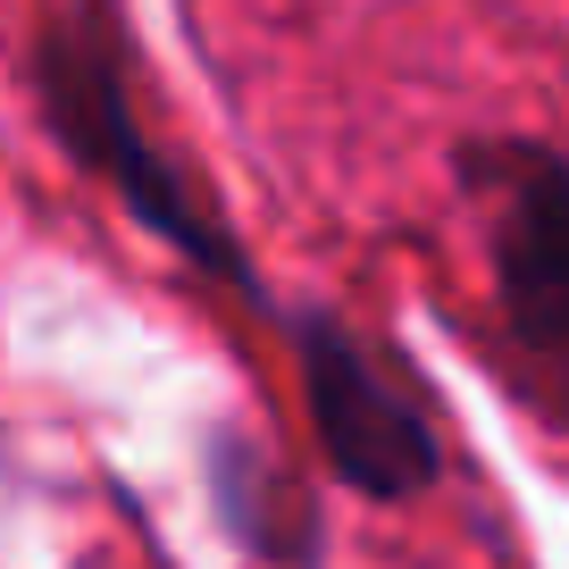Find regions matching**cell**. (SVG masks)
Here are the masks:
<instances>
[{
    "label": "cell",
    "instance_id": "3",
    "mask_svg": "<svg viewBox=\"0 0 569 569\" xmlns=\"http://www.w3.org/2000/svg\"><path fill=\"white\" fill-rule=\"evenodd\" d=\"M293 369H302V402L319 427L327 461L352 495L402 502L445 478V445L427 419V393L336 310H293Z\"/></svg>",
    "mask_w": 569,
    "mask_h": 569
},
{
    "label": "cell",
    "instance_id": "1",
    "mask_svg": "<svg viewBox=\"0 0 569 569\" xmlns=\"http://www.w3.org/2000/svg\"><path fill=\"white\" fill-rule=\"evenodd\" d=\"M126 76H134V68H126V34H118V18H109L101 0H68V9L42 26L34 92H42V118L59 126V142H68L76 160H84L142 227L160 234V243H177L201 277L243 284V293H251L243 243H234L227 218L193 193V177L151 142V126L134 118V84H126Z\"/></svg>",
    "mask_w": 569,
    "mask_h": 569
},
{
    "label": "cell",
    "instance_id": "4",
    "mask_svg": "<svg viewBox=\"0 0 569 569\" xmlns=\"http://www.w3.org/2000/svg\"><path fill=\"white\" fill-rule=\"evenodd\" d=\"M210 469H218V511H227V528L243 536V545H260V552H293L302 519H277V495H284L277 478H284V469L268 461V452L234 445V436H218Z\"/></svg>",
    "mask_w": 569,
    "mask_h": 569
},
{
    "label": "cell",
    "instance_id": "2",
    "mask_svg": "<svg viewBox=\"0 0 569 569\" xmlns=\"http://www.w3.org/2000/svg\"><path fill=\"white\" fill-rule=\"evenodd\" d=\"M452 177L486 234L511 386L569 427V160L528 134H486L452 160Z\"/></svg>",
    "mask_w": 569,
    "mask_h": 569
}]
</instances>
